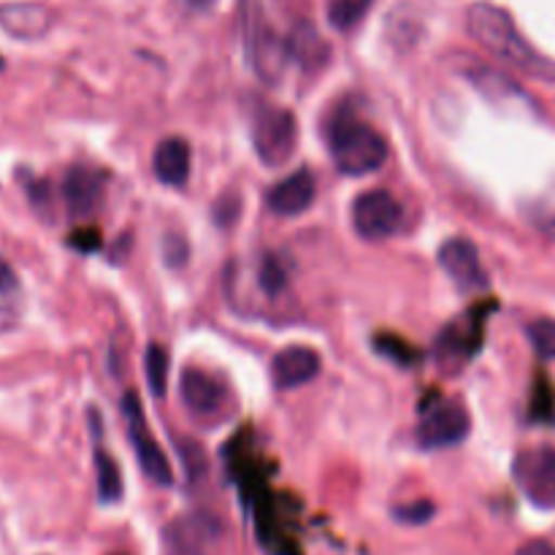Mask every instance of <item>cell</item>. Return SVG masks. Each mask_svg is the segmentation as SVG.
I'll list each match as a JSON object with an SVG mask.
<instances>
[{"label":"cell","mask_w":555,"mask_h":555,"mask_svg":"<svg viewBox=\"0 0 555 555\" xmlns=\"http://www.w3.org/2000/svg\"><path fill=\"white\" fill-rule=\"evenodd\" d=\"M404 222V209L388 190H369L352 204V225L366 242H385L396 236Z\"/></svg>","instance_id":"obj_4"},{"label":"cell","mask_w":555,"mask_h":555,"mask_svg":"<svg viewBox=\"0 0 555 555\" xmlns=\"http://www.w3.org/2000/svg\"><path fill=\"white\" fill-rule=\"evenodd\" d=\"M439 266L453 280V285L464 293H477L488 287L486 269L480 263V253L469 238H450L439 247Z\"/></svg>","instance_id":"obj_10"},{"label":"cell","mask_w":555,"mask_h":555,"mask_svg":"<svg viewBox=\"0 0 555 555\" xmlns=\"http://www.w3.org/2000/svg\"><path fill=\"white\" fill-rule=\"evenodd\" d=\"M122 415L125 423H128V437L130 444L135 450V459H139L141 469L157 486H171V464H168L166 453L160 450V444L155 442V437L150 434V426H146V417L141 412V401L133 390H128L122 399Z\"/></svg>","instance_id":"obj_5"},{"label":"cell","mask_w":555,"mask_h":555,"mask_svg":"<svg viewBox=\"0 0 555 555\" xmlns=\"http://www.w3.org/2000/svg\"><path fill=\"white\" fill-rule=\"evenodd\" d=\"M328 144L336 168L347 177H366L388 160V144L383 135L350 114H341L328 125Z\"/></svg>","instance_id":"obj_2"},{"label":"cell","mask_w":555,"mask_h":555,"mask_svg":"<svg viewBox=\"0 0 555 555\" xmlns=\"http://www.w3.org/2000/svg\"><path fill=\"white\" fill-rule=\"evenodd\" d=\"M469 415L455 401H434L417 426V442L426 450L453 448L469 437Z\"/></svg>","instance_id":"obj_9"},{"label":"cell","mask_w":555,"mask_h":555,"mask_svg":"<svg viewBox=\"0 0 555 555\" xmlns=\"http://www.w3.org/2000/svg\"><path fill=\"white\" fill-rule=\"evenodd\" d=\"M95 469H98V496H101V502H119V496H122V477H119V469L117 464H114V459L103 448H98L95 453Z\"/></svg>","instance_id":"obj_19"},{"label":"cell","mask_w":555,"mask_h":555,"mask_svg":"<svg viewBox=\"0 0 555 555\" xmlns=\"http://www.w3.org/2000/svg\"><path fill=\"white\" fill-rule=\"evenodd\" d=\"M258 280H260V287H263L269 296H276V293L285 291V287H287V263H285V258H280V255H266L263 263H260Z\"/></svg>","instance_id":"obj_22"},{"label":"cell","mask_w":555,"mask_h":555,"mask_svg":"<svg viewBox=\"0 0 555 555\" xmlns=\"http://www.w3.org/2000/svg\"><path fill=\"white\" fill-rule=\"evenodd\" d=\"M531 417L540 423L555 421V393H553V385L547 383L545 377H537L534 401H531Z\"/></svg>","instance_id":"obj_24"},{"label":"cell","mask_w":555,"mask_h":555,"mask_svg":"<svg viewBox=\"0 0 555 555\" xmlns=\"http://www.w3.org/2000/svg\"><path fill=\"white\" fill-rule=\"evenodd\" d=\"M287 52H291V57L296 60L298 65H304V68H320V65L325 63V57H328L325 41L320 38V33L314 30L312 25H307V22L291 33V38H287Z\"/></svg>","instance_id":"obj_18"},{"label":"cell","mask_w":555,"mask_h":555,"mask_svg":"<svg viewBox=\"0 0 555 555\" xmlns=\"http://www.w3.org/2000/svg\"><path fill=\"white\" fill-rule=\"evenodd\" d=\"M179 393H182L184 406L195 415L215 417L217 412H222L225 406V388H222L220 379L215 374L204 372V369H184L182 379H179Z\"/></svg>","instance_id":"obj_11"},{"label":"cell","mask_w":555,"mask_h":555,"mask_svg":"<svg viewBox=\"0 0 555 555\" xmlns=\"http://www.w3.org/2000/svg\"><path fill=\"white\" fill-rule=\"evenodd\" d=\"M480 334L482 320L475 312L466 320H455L439 336L437 356L444 363V369H459L461 363L469 361L477 350H480Z\"/></svg>","instance_id":"obj_13"},{"label":"cell","mask_w":555,"mask_h":555,"mask_svg":"<svg viewBox=\"0 0 555 555\" xmlns=\"http://www.w3.org/2000/svg\"><path fill=\"white\" fill-rule=\"evenodd\" d=\"M16 301H20V280H16L14 269L0 260V312L16 307Z\"/></svg>","instance_id":"obj_26"},{"label":"cell","mask_w":555,"mask_h":555,"mask_svg":"<svg viewBox=\"0 0 555 555\" xmlns=\"http://www.w3.org/2000/svg\"><path fill=\"white\" fill-rule=\"evenodd\" d=\"M515 482L540 509H555V450L534 448L515 459Z\"/></svg>","instance_id":"obj_7"},{"label":"cell","mask_w":555,"mask_h":555,"mask_svg":"<svg viewBox=\"0 0 555 555\" xmlns=\"http://www.w3.org/2000/svg\"><path fill=\"white\" fill-rule=\"evenodd\" d=\"M529 339L534 345L537 356L553 361L555 358V320H534L529 325Z\"/></svg>","instance_id":"obj_23"},{"label":"cell","mask_w":555,"mask_h":555,"mask_svg":"<svg viewBox=\"0 0 555 555\" xmlns=\"http://www.w3.org/2000/svg\"><path fill=\"white\" fill-rule=\"evenodd\" d=\"M377 350L383 352V356H388L390 361L401 363V366H415L417 358H421V352L412 350L406 341L396 339V336H383V339H377Z\"/></svg>","instance_id":"obj_25"},{"label":"cell","mask_w":555,"mask_h":555,"mask_svg":"<svg viewBox=\"0 0 555 555\" xmlns=\"http://www.w3.org/2000/svg\"><path fill=\"white\" fill-rule=\"evenodd\" d=\"M0 68H3V60H0Z\"/></svg>","instance_id":"obj_31"},{"label":"cell","mask_w":555,"mask_h":555,"mask_svg":"<svg viewBox=\"0 0 555 555\" xmlns=\"http://www.w3.org/2000/svg\"><path fill=\"white\" fill-rule=\"evenodd\" d=\"M466 25H469V33L475 36V41L482 49H488L493 57L507 63L509 68L534 76V79L555 81L553 60H547L545 54L537 52L526 41V36L515 27L513 16L504 9H499L493 3H475L469 9V14H466Z\"/></svg>","instance_id":"obj_1"},{"label":"cell","mask_w":555,"mask_h":555,"mask_svg":"<svg viewBox=\"0 0 555 555\" xmlns=\"http://www.w3.org/2000/svg\"><path fill=\"white\" fill-rule=\"evenodd\" d=\"M222 537V524L217 515L204 513H188L168 524L166 529V545L168 555H211L215 545Z\"/></svg>","instance_id":"obj_8"},{"label":"cell","mask_w":555,"mask_h":555,"mask_svg":"<svg viewBox=\"0 0 555 555\" xmlns=\"http://www.w3.org/2000/svg\"><path fill=\"white\" fill-rule=\"evenodd\" d=\"M434 515V504L431 502H415V504H406V507H399L396 509V518L401 520V524H426V520H431Z\"/></svg>","instance_id":"obj_27"},{"label":"cell","mask_w":555,"mask_h":555,"mask_svg":"<svg viewBox=\"0 0 555 555\" xmlns=\"http://www.w3.org/2000/svg\"><path fill=\"white\" fill-rule=\"evenodd\" d=\"M242 30L244 49H247V60L253 70L266 85H276L285 74L291 52H287V41H282L274 27L266 22L260 0H242Z\"/></svg>","instance_id":"obj_3"},{"label":"cell","mask_w":555,"mask_h":555,"mask_svg":"<svg viewBox=\"0 0 555 555\" xmlns=\"http://www.w3.org/2000/svg\"><path fill=\"white\" fill-rule=\"evenodd\" d=\"M314 195H318L314 177L307 168H301L271 188L269 209L280 217H298L314 204Z\"/></svg>","instance_id":"obj_15"},{"label":"cell","mask_w":555,"mask_h":555,"mask_svg":"<svg viewBox=\"0 0 555 555\" xmlns=\"http://www.w3.org/2000/svg\"><path fill=\"white\" fill-rule=\"evenodd\" d=\"M103 177L87 166H74L63 179V201L70 217L81 220L101 206Z\"/></svg>","instance_id":"obj_14"},{"label":"cell","mask_w":555,"mask_h":555,"mask_svg":"<svg viewBox=\"0 0 555 555\" xmlns=\"http://www.w3.org/2000/svg\"><path fill=\"white\" fill-rule=\"evenodd\" d=\"M52 25V14L36 3L0 5V27L14 38H41Z\"/></svg>","instance_id":"obj_17"},{"label":"cell","mask_w":555,"mask_h":555,"mask_svg":"<svg viewBox=\"0 0 555 555\" xmlns=\"http://www.w3.org/2000/svg\"><path fill=\"white\" fill-rule=\"evenodd\" d=\"M296 117H293L291 112H285V108L269 106L255 117V155H258L260 163H266V166H282V163L293 155V150H296Z\"/></svg>","instance_id":"obj_6"},{"label":"cell","mask_w":555,"mask_h":555,"mask_svg":"<svg viewBox=\"0 0 555 555\" xmlns=\"http://www.w3.org/2000/svg\"><path fill=\"white\" fill-rule=\"evenodd\" d=\"M515 555H555V545L545 540H531L526 542L524 547H518V553Z\"/></svg>","instance_id":"obj_29"},{"label":"cell","mask_w":555,"mask_h":555,"mask_svg":"<svg viewBox=\"0 0 555 555\" xmlns=\"http://www.w3.org/2000/svg\"><path fill=\"white\" fill-rule=\"evenodd\" d=\"M144 372H146V383H150L152 393H155V396L166 393V385H168V352L163 350L160 345H150V347H146Z\"/></svg>","instance_id":"obj_21"},{"label":"cell","mask_w":555,"mask_h":555,"mask_svg":"<svg viewBox=\"0 0 555 555\" xmlns=\"http://www.w3.org/2000/svg\"><path fill=\"white\" fill-rule=\"evenodd\" d=\"M374 0H331L328 20L336 30H352L369 14Z\"/></svg>","instance_id":"obj_20"},{"label":"cell","mask_w":555,"mask_h":555,"mask_svg":"<svg viewBox=\"0 0 555 555\" xmlns=\"http://www.w3.org/2000/svg\"><path fill=\"white\" fill-rule=\"evenodd\" d=\"M323 369L318 352L312 347H287V350L276 352L274 361H271V379L280 390H293L301 388V385L312 383L314 377Z\"/></svg>","instance_id":"obj_12"},{"label":"cell","mask_w":555,"mask_h":555,"mask_svg":"<svg viewBox=\"0 0 555 555\" xmlns=\"http://www.w3.org/2000/svg\"><path fill=\"white\" fill-rule=\"evenodd\" d=\"M195 3H206V0H195Z\"/></svg>","instance_id":"obj_30"},{"label":"cell","mask_w":555,"mask_h":555,"mask_svg":"<svg viewBox=\"0 0 555 555\" xmlns=\"http://www.w3.org/2000/svg\"><path fill=\"white\" fill-rule=\"evenodd\" d=\"M190 166H193V150L184 139H166L157 144L155 155H152V171L163 184L171 188H182L190 177Z\"/></svg>","instance_id":"obj_16"},{"label":"cell","mask_w":555,"mask_h":555,"mask_svg":"<svg viewBox=\"0 0 555 555\" xmlns=\"http://www.w3.org/2000/svg\"><path fill=\"white\" fill-rule=\"evenodd\" d=\"M68 244L79 249V253H92V249L101 247V238H98L95 231H76L74 236L68 238Z\"/></svg>","instance_id":"obj_28"}]
</instances>
